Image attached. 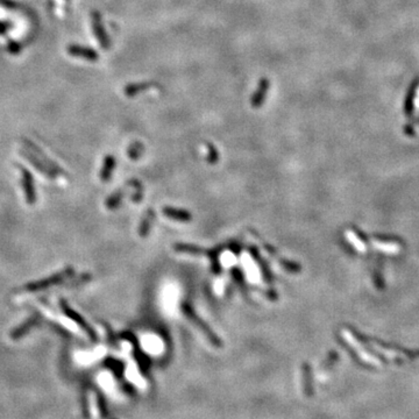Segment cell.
<instances>
[{
    "label": "cell",
    "mask_w": 419,
    "mask_h": 419,
    "mask_svg": "<svg viewBox=\"0 0 419 419\" xmlns=\"http://www.w3.org/2000/svg\"><path fill=\"white\" fill-rule=\"evenodd\" d=\"M130 183L132 184L134 189L136 190V192L133 194L132 200L134 202V203H139V202L142 200V194H144V192H142V186H141V183L139 182V180H132Z\"/></svg>",
    "instance_id": "cell-19"
},
{
    "label": "cell",
    "mask_w": 419,
    "mask_h": 419,
    "mask_svg": "<svg viewBox=\"0 0 419 419\" xmlns=\"http://www.w3.org/2000/svg\"><path fill=\"white\" fill-rule=\"evenodd\" d=\"M144 152V146L139 141L133 142V144H130L128 149H127V155H128L130 160H133V161H138Z\"/></svg>",
    "instance_id": "cell-14"
},
{
    "label": "cell",
    "mask_w": 419,
    "mask_h": 419,
    "mask_svg": "<svg viewBox=\"0 0 419 419\" xmlns=\"http://www.w3.org/2000/svg\"><path fill=\"white\" fill-rule=\"evenodd\" d=\"M206 147H208V155H206L208 162L210 163V164H216L219 160V152L218 150H216V146H213L212 144H208Z\"/></svg>",
    "instance_id": "cell-18"
},
{
    "label": "cell",
    "mask_w": 419,
    "mask_h": 419,
    "mask_svg": "<svg viewBox=\"0 0 419 419\" xmlns=\"http://www.w3.org/2000/svg\"><path fill=\"white\" fill-rule=\"evenodd\" d=\"M125 194H126V189H120L118 191H116V192H113L111 196L108 198V200H106V208H108V210L118 208L120 205H122V202L124 200V197H125Z\"/></svg>",
    "instance_id": "cell-13"
},
{
    "label": "cell",
    "mask_w": 419,
    "mask_h": 419,
    "mask_svg": "<svg viewBox=\"0 0 419 419\" xmlns=\"http://www.w3.org/2000/svg\"><path fill=\"white\" fill-rule=\"evenodd\" d=\"M91 24H92V32H94L96 38L99 42V44L102 46V48L108 49L110 46H111V41H110L108 34L106 33L104 24H102V19L100 14L98 12H92L91 14Z\"/></svg>",
    "instance_id": "cell-3"
},
{
    "label": "cell",
    "mask_w": 419,
    "mask_h": 419,
    "mask_svg": "<svg viewBox=\"0 0 419 419\" xmlns=\"http://www.w3.org/2000/svg\"><path fill=\"white\" fill-rule=\"evenodd\" d=\"M162 212H163V216L172 220H175V222H188L192 219V214H191L189 211H186V210H183V208L166 206L162 210Z\"/></svg>",
    "instance_id": "cell-8"
},
{
    "label": "cell",
    "mask_w": 419,
    "mask_h": 419,
    "mask_svg": "<svg viewBox=\"0 0 419 419\" xmlns=\"http://www.w3.org/2000/svg\"><path fill=\"white\" fill-rule=\"evenodd\" d=\"M68 52L71 56H74V58H83L91 62L97 61V60L99 58L97 52L94 50V49L88 48V47H82V46H77V44L70 46V47L68 48Z\"/></svg>",
    "instance_id": "cell-6"
},
{
    "label": "cell",
    "mask_w": 419,
    "mask_h": 419,
    "mask_svg": "<svg viewBox=\"0 0 419 419\" xmlns=\"http://www.w3.org/2000/svg\"><path fill=\"white\" fill-rule=\"evenodd\" d=\"M269 88H270V82H269L268 78H261L258 83V88H255L254 94H252L250 97V105L253 108H260L262 105L264 104L266 98H267V94Z\"/></svg>",
    "instance_id": "cell-5"
},
{
    "label": "cell",
    "mask_w": 419,
    "mask_h": 419,
    "mask_svg": "<svg viewBox=\"0 0 419 419\" xmlns=\"http://www.w3.org/2000/svg\"><path fill=\"white\" fill-rule=\"evenodd\" d=\"M372 244L376 248V250L386 252V253H390V254H396L400 250V244H396V242H392V241L372 240Z\"/></svg>",
    "instance_id": "cell-12"
},
{
    "label": "cell",
    "mask_w": 419,
    "mask_h": 419,
    "mask_svg": "<svg viewBox=\"0 0 419 419\" xmlns=\"http://www.w3.org/2000/svg\"><path fill=\"white\" fill-rule=\"evenodd\" d=\"M346 236H347V239L350 240V242L353 244V246L356 248V250L360 252V253H366V250H367V248H366V244L362 242L360 239H358V236H356V234H355V232L348 230L346 232Z\"/></svg>",
    "instance_id": "cell-16"
},
{
    "label": "cell",
    "mask_w": 419,
    "mask_h": 419,
    "mask_svg": "<svg viewBox=\"0 0 419 419\" xmlns=\"http://www.w3.org/2000/svg\"><path fill=\"white\" fill-rule=\"evenodd\" d=\"M155 216H156L155 211L152 208H149L144 212V216H142L140 220L139 230H138L139 236L141 238H146L149 234V232H150V228L152 226V222H154V220H155Z\"/></svg>",
    "instance_id": "cell-9"
},
{
    "label": "cell",
    "mask_w": 419,
    "mask_h": 419,
    "mask_svg": "<svg viewBox=\"0 0 419 419\" xmlns=\"http://www.w3.org/2000/svg\"><path fill=\"white\" fill-rule=\"evenodd\" d=\"M303 381H304V390L305 394L310 395L311 392V386H310V368L308 366H303Z\"/></svg>",
    "instance_id": "cell-20"
},
{
    "label": "cell",
    "mask_w": 419,
    "mask_h": 419,
    "mask_svg": "<svg viewBox=\"0 0 419 419\" xmlns=\"http://www.w3.org/2000/svg\"><path fill=\"white\" fill-rule=\"evenodd\" d=\"M342 338L345 339L346 342L350 344V346L352 347V348L356 350L358 355L362 358V360L366 361V362H368L369 364H374V366H380V364H381V362H380L378 358H376L375 356H372V355L369 354L368 352L364 348V347H362L361 344L358 342V340L354 338V336L352 334V333L348 331V330H342Z\"/></svg>",
    "instance_id": "cell-2"
},
{
    "label": "cell",
    "mask_w": 419,
    "mask_h": 419,
    "mask_svg": "<svg viewBox=\"0 0 419 419\" xmlns=\"http://www.w3.org/2000/svg\"><path fill=\"white\" fill-rule=\"evenodd\" d=\"M174 250H175L177 253H186L191 255H208L214 260L213 262L218 264V250H204L200 246H194V244H176L174 246Z\"/></svg>",
    "instance_id": "cell-4"
},
{
    "label": "cell",
    "mask_w": 419,
    "mask_h": 419,
    "mask_svg": "<svg viewBox=\"0 0 419 419\" xmlns=\"http://www.w3.org/2000/svg\"><path fill=\"white\" fill-rule=\"evenodd\" d=\"M63 308H64V312H66V314H68V317H70L71 319H72V320H74V322H77V324H78V325H80V328H83V330H84V331L88 333V336H91V338H94V336H96V333H94V331H92V328H90V325H88V322H85V320H84V319H83V318H82L80 314H76V312H74V311H72V310H71V308H69L68 306H66V305H64V306H63Z\"/></svg>",
    "instance_id": "cell-11"
},
{
    "label": "cell",
    "mask_w": 419,
    "mask_h": 419,
    "mask_svg": "<svg viewBox=\"0 0 419 419\" xmlns=\"http://www.w3.org/2000/svg\"><path fill=\"white\" fill-rule=\"evenodd\" d=\"M182 311H183L184 316H186V317L189 319V320L194 325V328H197L202 333H203L205 336H206V339L208 340L210 344H211L212 346L216 347V348H219V347L222 346V340H220L219 336H216V333L208 328V325L206 324V322H205L203 319H202L200 316H198L196 312H194V308H191L189 304H186V303L182 304Z\"/></svg>",
    "instance_id": "cell-1"
},
{
    "label": "cell",
    "mask_w": 419,
    "mask_h": 419,
    "mask_svg": "<svg viewBox=\"0 0 419 419\" xmlns=\"http://www.w3.org/2000/svg\"><path fill=\"white\" fill-rule=\"evenodd\" d=\"M152 88H158V84L156 82H140V83L128 84L124 88V94L126 97L133 98L136 96L142 94V92L150 90Z\"/></svg>",
    "instance_id": "cell-7"
},
{
    "label": "cell",
    "mask_w": 419,
    "mask_h": 419,
    "mask_svg": "<svg viewBox=\"0 0 419 419\" xmlns=\"http://www.w3.org/2000/svg\"><path fill=\"white\" fill-rule=\"evenodd\" d=\"M278 262L280 264V266H282V267L286 269V272H300V266L296 264V262L286 260V258H278Z\"/></svg>",
    "instance_id": "cell-17"
},
{
    "label": "cell",
    "mask_w": 419,
    "mask_h": 419,
    "mask_svg": "<svg viewBox=\"0 0 419 419\" xmlns=\"http://www.w3.org/2000/svg\"><path fill=\"white\" fill-rule=\"evenodd\" d=\"M116 169V158L113 155H108L102 163V168L100 172V180L102 182H108L111 180L112 174Z\"/></svg>",
    "instance_id": "cell-10"
},
{
    "label": "cell",
    "mask_w": 419,
    "mask_h": 419,
    "mask_svg": "<svg viewBox=\"0 0 419 419\" xmlns=\"http://www.w3.org/2000/svg\"><path fill=\"white\" fill-rule=\"evenodd\" d=\"M250 254L253 255L255 260H256L258 264H260V267L262 268V272H264V280H266V282H268V283H269V282H270V280H272V274H270V272H269L268 266L266 264V262H264V258H260V255H258L256 248H255L254 246H252V247L250 248Z\"/></svg>",
    "instance_id": "cell-15"
}]
</instances>
